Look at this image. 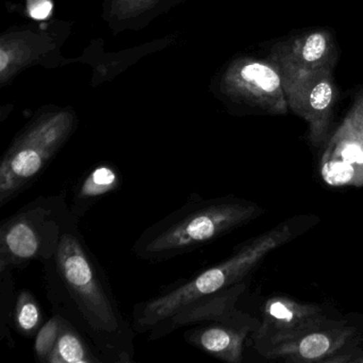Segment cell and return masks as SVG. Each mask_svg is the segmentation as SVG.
Here are the masks:
<instances>
[{"instance_id": "cell-1", "label": "cell", "mask_w": 363, "mask_h": 363, "mask_svg": "<svg viewBox=\"0 0 363 363\" xmlns=\"http://www.w3.org/2000/svg\"><path fill=\"white\" fill-rule=\"evenodd\" d=\"M69 216L54 256L42 264L52 313L71 323L90 342L104 363L135 361V330L125 318L107 274Z\"/></svg>"}, {"instance_id": "cell-2", "label": "cell", "mask_w": 363, "mask_h": 363, "mask_svg": "<svg viewBox=\"0 0 363 363\" xmlns=\"http://www.w3.org/2000/svg\"><path fill=\"white\" fill-rule=\"evenodd\" d=\"M262 210L235 196L203 199L193 193L188 201L144 229L131 250L150 263L190 254L254 220Z\"/></svg>"}, {"instance_id": "cell-3", "label": "cell", "mask_w": 363, "mask_h": 363, "mask_svg": "<svg viewBox=\"0 0 363 363\" xmlns=\"http://www.w3.org/2000/svg\"><path fill=\"white\" fill-rule=\"evenodd\" d=\"M292 237L288 224L278 225L244 243L229 258L197 272L191 277L176 280L161 288L154 296L135 303L131 323L135 333H147L152 327L189 303L245 281L269 252Z\"/></svg>"}, {"instance_id": "cell-4", "label": "cell", "mask_w": 363, "mask_h": 363, "mask_svg": "<svg viewBox=\"0 0 363 363\" xmlns=\"http://www.w3.org/2000/svg\"><path fill=\"white\" fill-rule=\"evenodd\" d=\"M67 194L42 195L0 223V265L25 269L43 263L58 250L71 216Z\"/></svg>"}, {"instance_id": "cell-5", "label": "cell", "mask_w": 363, "mask_h": 363, "mask_svg": "<svg viewBox=\"0 0 363 363\" xmlns=\"http://www.w3.org/2000/svg\"><path fill=\"white\" fill-rule=\"evenodd\" d=\"M71 118H48L29 127L0 162V208L28 190L45 173L72 131Z\"/></svg>"}, {"instance_id": "cell-6", "label": "cell", "mask_w": 363, "mask_h": 363, "mask_svg": "<svg viewBox=\"0 0 363 363\" xmlns=\"http://www.w3.org/2000/svg\"><path fill=\"white\" fill-rule=\"evenodd\" d=\"M277 69L284 80L289 105L309 125L310 141L314 145L324 143L337 99L330 69L303 72Z\"/></svg>"}, {"instance_id": "cell-7", "label": "cell", "mask_w": 363, "mask_h": 363, "mask_svg": "<svg viewBox=\"0 0 363 363\" xmlns=\"http://www.w3.org/2000/svg\"><path fill=\"white\" fill-rule=\"evenodd\" d=\"M320 172L328 186H363V103L352 110L327 144Z\"/></svg>"}, {"instance_id": "cell-8", "label": "cell", "mask_w": 363, "mask_h": 363, "mask_svg": "<svg viewBox=\"0 0 363 363\" xmlns=\"http://www.w3.org/2000/svg\"><path fill=\"white\" fill-rule=\"evenodd\" d=\"M329 322L318 306L299 303L286 296L272 297L263 308L262 322L254 335L255 345L262 352Z\"/></svg>"}, {"instance_id": "cell-9", "label": "cell", "mask_w": 363, "mask_h": 363, "mask_svg": "<svg viewBox=\"0 0 363 363\" xmlns=\"http://www.w3.org/2000/svg\"><path fill=\"white\" fill-rule=\"evenodd\" d=\"M252 320L243 312L218 322L188 327L184 340L193 347L227 363H240Z\"/></svg>"}, {"instance_id": "cell-10", "label": "cell", "mask_w": 363, "mask_h": 363, "mask_svg": "<svg viewBox=\"0 0 363 363\" xmlns=\"http://www.w3.org/2000/svg\"><path fill=\"white\" fill-rule=\"evenodd\" d=\"M247 282L242 281L213 295L203 297L189 303L179 311L157 324L148 331V340L163 339L178 329L188 328L195 325L218 322L235 315L238 301L245 292Z\"/></svg>"}, {"instance_id": "cell-11", "label": "cell", "mask_w": 363, "mask_h": 363, "mask_svg": "<svg viewBox=\"0 0 363 363\" xmlns=\"http://www.w3.org/2000/svg\"><path fill=\"white\" fill-rule=\"evenodd\" d=\"M354 335L352 328L329 322L292 341L272 346L261 354L271 359H282L289 362H326L337 354Z\"/></svg>"}, {"instance_id": "cell-12", "label": "cell", "mask_w": 363, "mask_h": 363, "mask_svg": "<svg viewBox=\"0 0 363 363\" xmlns=\"http://www.w3.org/2000/svg\"><path fill=\"white\" fill-rule=\"evenodd\" d=\"M235 86L250 105L273 114L286 112L288 99L281 74L275 65L261 61L244 62L235 72Z\"/></svg>"}, {"instance_id": "cell-13", "label": "cell", "mask_w": 363, "mask_h": 363, "mask_svg": "<svg viewBox=\"0 0 363 363\" xmlns=\"http://www.w3.org/2000/svg\"><path fill=\"white\" fill-rule=\"evenodd\" d=\"M273 63L293 71L330 69L335 62V45L325 30H312L276 46Z\"/></svg>"}, {"instance_id": "cell-14", "label": "cell", "mask_w": 363, "mask_h": 363, "mask_svg": "<svg viewBox=\"0 0 363 363\" xmlns=\"http://www.w3.org/2000/svg\"><path fill=\"white\" fill-rule=\"evenodd\" d=\"M123 180L122 172L116 163L103 161L93 165L74 186L69 203L72 213L82 220L105 197L121 190Z\"/></svg>"}, {"instance_id": "cell-15", "label": "cell", "mask_w": 363, "mask_h": 363, "mask_svg": "<svg viewBox=\"0 0 363 363\" xmlns=\"http://www.w3.org/2000/svg\"><path fill=\"white\" fill-rule=\"evenodd\" d=\"M48 363H104L86 337L65 318Z\"/></svg>"}, {"instance_id": "cell-16", "label": "cell", "mask_w": 363, "mask_h": 363, "mask_svg": "<svg viewBox=\"0 0 363 363\" xmlns=\"http://www.w3.org/2000/svg\"><path fill=\"white\" fill-rule=\"evenodd\" d=\"M45 323L43 310L33 292L22 289L16 291V303L12 314V327L26 339L35 337Z\"/></svg>"}, {"instance_id": "cell-17", "label": "cell", "mask_w": 363, "mask_h": 363, "mask_svg": "<svg viewBox=\"0 0 363 363\" xmlns=\"http://www.w3.org/2000/svg\"><path fill=\"white\" fill-rule=\"evenodd\" d=\"M14 269L7 265H0V340L13 347L12 335V314L16 303V290Z\"/></svg>"}, {"instance_id": "cell-18", "label": "cell", "mask_w": 363, "mask_h": 363, "mask_svg": "<svg viewBox=\"0 0 363 363\" xmlns=\"http://www.w3.org/2000/svg\"><path fill=\"white\" fill-rule=\"evenodd\" d=\"M65 318L59 314L52 313L50 320H45L38 331L33 343V352L38 362L48 363L50 354L58 341Z\"/></svg>"}, {"instance_id": "cell-19", "label": "cell", "mask_w": 363, "mask_h": 363, "mask_svg": "<svg viewBox=\"0 0 363 363\" xmlns=\"http://www.w3.org/2000/svg\"><path fill=\"white\" fill-rule=\"evenodd\" d=\"M27 10L35 20H46L52 12V0H27Z\"/></svg>"}, {"instance_id": "cell-20", "label": "cell", "mask_w": 363, "mask_h": 363, "mask_svg": "<svg viewBox=\"0 0 363 363\" xmlns=\"http://www.w3.org/2000/svg\"><path fill=\"white\" fill-rule=\"evenodd\" d=\"M9 65V57L6 54L5 50H0V72L3 73Z\"/></svg>"}]
</instances>
